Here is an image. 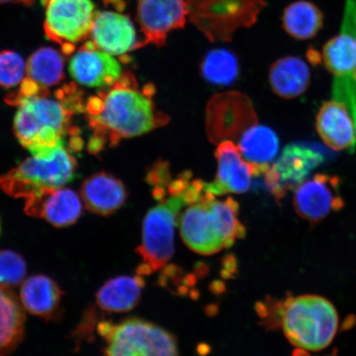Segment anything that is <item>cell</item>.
Here are the masks:
<instances>
[{"mask_svg":"<svg viewBox=\"0 0 356 356\" xmlns=\"http://www.w3.org/2000/svg\"><path fill=\"white\" fill-rule=\"evenodd\" d=\"M24 257L11 250L0 251V286L12 289L22 284L26 275Z\"/></svg>","mask_w":356,"mask_h":356,"instance_id":"cell-29","label":"cell"},{"mask_svg":"<svg viewBox=\"0 0 356 356\" xmlns=\"http://www.w3.org/2000/svg\"><path fill=\"white\" fill-rule=\"evenodd\" d=\"M86 102L74 83L58 89L52 97L50 92L22 99L16 105L13 121L17 139L32 155L47 154L65 145L66 137L71 149H81L79 129L71 122L75 113H83Z\"/></svg>","mask_w":356,"mask_h":356,"instance_id":"cell-2","label":"cell"},{"mask_svg":"<svg viewBox=\"0 0 356 356\" xmlns=\"http://www.w3.org/2000/svg\"><path fill=\"white\" fill-rule=\"evenodd\" d=\"M64 79V60L51 47H42L29 57L26 66V78L15 92L6 97L8 104L16 106L26 97L48 95L50 88Z\"/></svg>","mask_w":356,"mask_h":356,"instance_id":"cell-15","label":"cell"},{"mask_svg":"<svg viewBox=\"0 0 356 356\" xmlns=\"http://www.w3.org/2000/svg\"><path fill=\"white\" fill-rule=\"evenodd\" d=\"M216 159L217 175L213 181L204 182L207 193L215 195L244 193L250 188L252 177L261 175L259 169L243 158L233 140L218 144Z\"/></svg>","mask_w":356,"mask_h":356,"instance_id":"cell-14","label":"cell"},{"mask_svg":"<svg viewBox=\"0 0 356 356\" xmlns=\"http://www.w3.org/2000/svg\"><path fill=\"white\" fill-rule=\"evenodd\" d=\"M237 145L243 158L259 169L261 175L277 157L280 140L273 129L257 123L242 134Z\"/></svg>","mask_w":356,"mask_h":356,"instance_id":"cell-25","label":"cell"},{"mask_svg":"<svg viewBox=\"0 0 356 356\" xmlns=\"http://www.w3.org/2000/svg\"><path fill=\"white\" fill-rule=\"evenodd\" d=\"M257 123L252 101L243 93H221L213 97L207 105L206 128L212 143L238 140L245 131Z\"/></svg>","mask_w":356,"mask_h":356,"instance_id":"cell-10","label":"cell"},{"mask_svg":"<svg viewBox=\"0 0 356 356\" xmlns=\"http://www.w3.org/2000/svg\"><path fill=\"white\" fill-rule=\"evenodd\" d=\"M145 282L140 275L110 279L96 295V304L106 313H126L139 302Z\"/></svg>","mask_w":356,"mask_h":356,"instance_id":"cell-24","label":"cell"},{"mask_svg":"<svg viewBox=\"0 0 356 356\" xmlns=\"http://www.w3.org/2000/svg\"><path fill=\"white\" fill-rule=\"evenodd\" d=\"M121 12H96L89 38L101 50L127 60V53L140 48V41L131 19Z\"/></svg>","mask_w":356,"mask_h":356,"instance_id":"cell-18","label":"cell"},{"mask_svg":"<svg viewBox=\"0 0 356 356\" xmlns=\"http://www.w3.org/2000/svg\"><path fill=\"white\" fill-rule=\"evenodd\" d=\"M316 127L319 136L329 148L354 152L356 121L343 102L334 99L325 102L318 111Z\"/></svg>","mask_w":356,"mask_h":356,"instance_id":"cell-20","label":"cell"},{"mask_svg":"<svg viewBox=\"0 0 356 356\" xmlns=\"http://www.w3.org/2000/svg\"><path fill=\"white\" fill-rule=\"evenodd\" d=\"M207 193L189 204L181 217L182 239L191 250L211 255L232 246L236 238L245 235L238 220V204L233 198L216 200Z\"/></svg>","mask_w":356,"mask_h":356,"instance_id":"cell-4","label":"cell"},{"mask_svg":"<svg viewBox=\"0 0 356 356\" xmlns=\"http://www.w3.org/2000/svg\"><path fill=\"white\" fill-rule=\"evenodd\" d=\"M69 71L75 81L88 88H108L122 74L120 62L91 41L84 43L75 53L70 62Z\"/></svg>","mask_w":356,"mask_h":356,"instance_id":"cell-17","label":"cell"},{"mask_svg":"<svg viewBox=\"0 0 356 356\" xmlns=\"http://www.w3.org/2000/svg\"><path fill=\"white\" fill-rule=\"evenodd\" d=\"M169 197L151 209L145 218L142 242L138 248L141 264L137 274L149 275L161 268L175 252V230L178 215L186 204L197 202L204 194V181L191 177H177L168 186Z\"/></svg>","mask_w":356,"mask_h":356,"instance_id":"cell-3","label":"cell"},{"mask_svg":"<svg viewBox=\"0 0 356 356\" xmlns=\"http://www.w3.org/2000/svg\"><path fill=\"white\" fill-rule=\"evenodd\" d=\"M200 73L204 79L213 86H230L239 73L238 58L227 49H215L204 56Z\"/></svg>","mask_w":356,"mask_h":356,"instance_id":"cell-28","label":"cell"},{"mask_svg":"<svg viewBox=\"0 0 356 356\" xmlns=\"http://www.w3.org/2000/svg\"><path fill=\"white\" fill-rule=\"evenodd\" d=\"M155 92L154 84L141 86L135 75L124 72L113 86L89 97L83 111L92 131L88 152L99 154L123 140L166 126L169 117L156 108Z\"/></svg>","mask_w":356,"mask_h":356,"instance_id":"cell-1","label":"cell"},{"mask_svg":"<svg viewBox=\"0 0 356 356\" xmlns=\"http://www.w3.org/2000/svg\"><path fill=\"white\" fill-rule=\"evenodd\" d=\"M47 38L70 56L89 38L96 15L92 0H42Z\"/></svg>","mask_w":356,"mask_h":356,"instance_id":"cell-9","label":"cell"},{"mask_svg":"<svg viewBox=\"0 0 356 356\" xmlns=\"http://www.w3.org/2000/svg\"><path fill=\"white\" fill-rule=\"evenodd\" d=\"M322 56L334 75L332 90L343 87L356 69V0H346L340 33L325 44Z\"/></svg>","mask_w":356,"mask_h":356,"instance_id":"cell-13","label":"cell"},{"mask_svg":"<svg viewBox=\"0 0 356 356\" xmlns=\"http://www.w3.org/2000/svg\"><path fill=\"white\" fill-rule=\"evenodd\" d=\"M26 66L17 52L0 51V88H11L21 84L24 79Z\"/></svg>","mask_w":356,"mask_h":356,"instance_id":"cell-30","label":"cell"},{"mask_svg":"<svg viewBox=\"0 0 356 356\" xmlns=\"http://www.w3.org/2000/svg\"><path fill=\"white\" fill-rule=\"evenodd\" d=\"M310 80L309 67L300 57L280 58L274 62L269 71L271 89L284 99H296L305 93Z\"/></svg>","mask_w":356,"mask_h":356,"instance_id":"cell-23","label":"cell"},{"mask_svg":"<svg viewBox=\"0 0 356 356\" xmlns=\"http://www.w3.org/2000/svg\"><path fill=\"white\" fill-rule=\"evenodd\" d=\"M323 25L322 11L314 3L307 0L293 2L284 10L283 29L293 38L301 41L314 38Z\"/></svg>","mask_w":356,"mask_h":356,"instance_id":"cell-27","label":"cell"},{"mask_svg":"<svg viewBox=\"0 0 356 356\" xmlns=\"http://www.w3.org/2000/svg\"><path fill=\"white\" fill-rule=\"evenodd\" d=\"M82 211L81 197L68 188L49 190L24 200L26 215L43 219L58 228L74 224Z\"/></svg>","mask_w":356,"mask_h":356,"instance_id":"cell-19","label":"cell"},{"mask_svg":"<svg viewBox=\"0 0 356 356\" xmlns=\"http://www.w3.org/2000/svg\"><path fill=\"white\" fill-rule=\"evenodd\" d=\"M62 295L63 292L54 280L35 275L21 284L19 300L29 314L49 319L59 309Z\"/></svg>","mask_w":356,"mask_h":356,"instance_id":"cell-22","label":"cell"},{"mask_svg":"<svg viewBox=\"0 0 356 356\" xmlns=\"http://www.w3.org/2000/svg\"><path fill=\"white\" fill-rule=\"evenodd\" d=\"M339 178L328 175H314L305 180L296 191L293 204L302 219L318 222L339 210L343 202L338 193Z\"/></svg>","mask_w":356,"mask_h":356,"instance_id":"cell-16","label":"cell"},{"mask_svg":"<svg viewBox=\"0 0 356 356\" xmlns=\"http://www.w3.org/2000/svg\"><path fill=\"white\" fill-rule=\"evenodd\" d=\"M80 197L89 211L108 216L123 206L127 193L121 180L110 173L100 172L83 182Z\"/></svg>","mask_w":356,"mask_h":356,"instance_id":"cell-21","label":"cell"},{"mask_svg":"<svg viewBox=\"0 0 356 356\" xmlns=\"http://www.w3.org/2000/svg\"><path fill=\"white\" fill-rule=\"evenodd\" d=\"M35 0H0L1 3H20L22 6H31Z\"/></svg>","mask_w":356,"mask_h":356,"instance_id":"cell-32","label":"cell"},{"mask_svg":"<svg viewBox=\"0 0 356 356\" xmlns=\"http://www.w3.org/2000/svg\"><path fill=\"white\" fill-rule=\"evenodd\" d=\"M77 161L64 145L47 154L32 155L0 176V189L24 200L49 190L64 188L72 181Z\"/></svg>","mask_w":356,"mask_h":356,"instance_id":"cell-6","label":"cell"},{"mask_svg":"<svg viewBox=\"0 0 356 356\" xmlns=\"http://www.w3.org/2000/svg\"><path fill=\"white\" fill-rule=\"evenodd\" d=\"M0 234H1V220H0Z\"/></svg>","mask_w":356,"mask_h":356,"instance_id":"cell-33","label":"cell"},{"mask_svg":"<svg viewBox=\"0 0 356 356\" xmlns=\"http://www.w3.org/2000/svg\"><path fill=\"white\" fill-rule=\"evenodd\" d=\"M97 330L104 340V353L111 356L177 355L175 338L170 333L142 319L118 323L101 321Z\"/></svg>","mask_w":356,"mask_h":356,"instance_id":"cell-8","label":"cell"},{"mask_svg":"<svg viewBox=\"0 0 356 356\" xmlns=\"http://www.w3.org/2000/svg\"><path fill=\"white\" fill-rule=\"evenodd\" d=\"M324 161L323 155L309 146L291 144L264 173L267 186L275 197L297 188Z\"/></svg>","mask_w":356,"mask_h":356,"instance_id":"cell-11","label":"cell"},{"mask_svg":"<svg viewBox=\"0 0 356 356\" xmlns=\"http://www.w3.org/2000/svg\"><path fill=\"white\" fill-rule=\"evenodd\" d=\"M332 99L343 102L356 121V69L348 83L332 91Z\"/></svg>","mask_w":356,"mask_h":356,"instance_id":"cell-31","label":"cell"},{"mask_svg":"<svg viewBox=\"0 0 356 356\" xmlns=\"http://www.w3.org/2000/svg\"><path fill=\"white\" fill-rule=\"evenodd\" d=\"M188 19L211 42H229L251 28L266 7V0H186Z\"/></svg>","mask_w":356,"mask_h":356,"instance_id":"cell-7","label":"cell"},{"mask_svg":"<svg viewBox=\"0 0 356 356\" xmlns=\"http://www.w3.org/2000/svg\"><path fill=\"white\" fill-rule=\"evenodd\" d=\"M24 308L11 289L0 286V355L11 353L24 335Z\"/></svg>","mask_w":356,"mask_h":356,"instance_id":"cell-26","label":"cell"},{"mask_svg":"<svg viewBox=\"0 0 356 356\" xmlns=\"http://www.w3.org/2000/svg\"><path fill=\"white\" fill-rule=\"evenodd\" d=\"M284 335L300 350H322L330 345L338 328L337 312L318 296L289 298L280 308Z\"/></svg>","mask_w":356,"mask_h":356,"instance_id":"cell-5","label":"cell"},{"mask_svg":"<svg viewBox=\"0 0 356 356\" xmlns=\"http://www.w3.org/2000/svg\"><path fill=\"white\" fill-rule=\"evenodd\" d=\"M188 16L186 0H139L136 19L144 37L140 47L165 46L168 34L184 29Z\"/></svg>","mask_w":356,"mask_h":356,"instance_id":"cell-12","label":"cell"}]
</instances>
